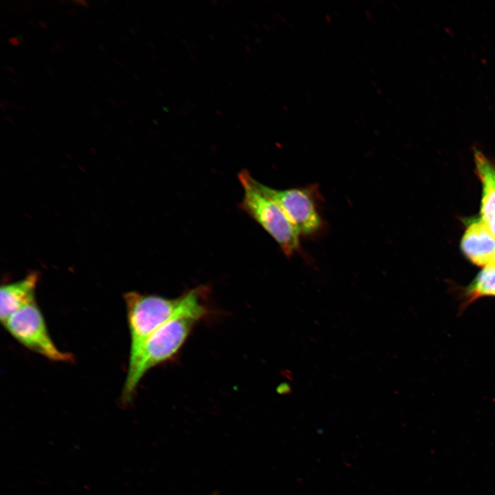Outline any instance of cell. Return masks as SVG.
I'll return each mask as SVG.
<instances>
[{
    "instance_id": "cell-2",
    "label": "cell",
    "mask_w": 495,
    "mask_h": 495,
    "mask_svg": "<svg viewBox=\"0 0 495 495\" xmlns=\"http://www.w3.org/2000/svg\"><path fill=\"white\" fill-rule=\"evenodd\" d=\"M208 314V309L186 311L166 322L150 336L135 363L127 371L122 393L123 403L132 401L140 382L148 371L175 356L196 324Z\"/></svg>"
},
{
    "instance_id": "cell-43",
    "label": "cell",
    "mask_w": 495,
    "mask_h": 495,
    "mask_svg": "<svg viewBox=\"0 0 495 495\" xmlns=\"http://www.w3.org/2000/svg\"><path fill=\"white\" fill-rule=\"evenodd\" d=\"M21 44H23L26 47H28V44L25 41H23V42H21Z\"/></svg>"
},
{
    "instance_id": "cell-54",
    "label": "cell",
    "mask_w": 495,
    "mask_h": 495,
    "mask_svg": "<svg viewBox=\"0 0 495 495\" xmlns=\"http://www.w3.org/2000/svg\"><path fill=\"white\" fill-rule=\"evenodd\" d=\"M117 84H118V87H122V82H120V81H119V82H118Z\"/></svg>"
},
{
    "instance_id": "cell-9",
    "label": "cell",
    "mask_w": 495,
    "mask_h": 495,
    "mask_svg": "<svg viewBox=\"0 0 495 495\" xmlns=\"http://www.w3.org/2000/svg\"><path fill=\"white\" fill-rule=\"evenodd\" d=\"M488 296H495V265L493 264L485 266L467 290L469 302Z\"/></svg>"
},
{
    "instance_id": "cell-7",
    "label": "cell",
    "mask_w": 495,
    "mask_h": 495,
    "mask_svg": "<svg viewBox=\"0 0 495 495\" xmlns=\"http://www.w3.org/2000/svg\"><path fill=\"white\" fill-rule=\"evenodd\" d=\"M38 274L32 272L23 279L3 285L0 290V319L3 324L11 316L35 301Z\"/></svg>"
},
{
    "instance_id": "cell-16",
    "label": "cell",
    "mask_w": 495,
    "mask_h": 495,
    "mask_svg": "<svg viewBox=\"0 0 495 495\" xmlns=\"http://www.w3.org/2000/svg\"><path fill=\"white\" fill-rule=\"evenodd\" d=\"M8 78H9V80H10L12 82H13L14 85H17V86L19 87L20 88H23V85H22L21 83H19V82L16 81L14 78H11V77H8Z\"/></svg>"
},
{
    "instance_id": "cell-33",
    "label": "cell",
    "mask_w": 495,
    "mask_h": 495,
    "mask_svg": "<svg viewBox=\"0 0 495 495\" xmlns=\"http://www.w3.org/2000/svg\"><path fill=\"white\" fill-rule=\"evenodd\" d=\"M490 264L495 265V250H494V254H493V257H492V261H491V263H490Z\"/></svg>"
},
{
    "instance_id": "cell-52",
    "label": "cell",
    "mask_w": 495,
    "mask_h": 495,
    "mask_svg": "<svg viewBox=\"0 0 495 495\" xmlns=\"http://www.w3.org/2000/svg\"><path fill=\"white\" fill-rule=\"evenodd\" d=\"M60 104L63 107H65V102L60 101Z\"/></svg>"
},
{
    "instance_id": "cell-20",
    "label": "cell",
    "mask_w": 495,
    "mask_h": 495,
    "mask_svg": "<svg viewBox=\"0 0 495 495\" xmlns=\"http://www.w3.org/2000/svg\"><path fill=\"white\" fill-rule=\"evenodd\" d=\"M107 100H108L109 102H111L112 104H113L114 106H116V107H120L119 104H118L116 100H113V99H111V98H107Z\"/></svg>"
},
{
    "instance_id": "cell-56",
    "label": "cell",
    "mask_w": 495,
    "mask_h": 495,
    "mask_svg": "<svg viewBox=\"0 0 495 495\" xmlns=\"http://www.w3.org/2000/svg\"><path fill=\"white\" fill-rule=\"evenodd\" d=\"M0 41H1V43L2 45H3V44L4 43V42H3V39H2V38H0Z\"/></svg>"
},
{
    "instance_id": "cell-57",
    "label": "cell",
    "mask_w": 495,
    "mask_h": 495,
    "mask_svg": "<svg viewBox=\"0 0 495 495\" xmlns=\"http://www.w3.org/2000/svg\"><path fill=\"white\" fill-rule=\"evenodd\" d=\"M76 64L77 65H78V67H80V66H81V65H80L78 61H76Z\"/></svg>"
},
{
    "instance_id": "cell-34",
    "label": "cell",
    "mask_w": 495,
    "mask_h": 495,
    "mask_svg": "<svg viewBox=\"0 0 495 495\" xmlns=\"http://www.w3.org/2000/svg\"><path fill=\"white\" fill-rule=\"evenodd\" d=\"M27 22H28L32 27H33V28L35 27V25H34V23L32 22V21H31V20H30V19H28V20H27Z\"/></svg>"
},
{
    "instance_id": "cell-26",
    "label": "cell",
    "mask_w": 495,
    "mask_h": 495,
    "mask_svg": "<svg viewBox=\"0 0 495 495\" xmlns=\"http://www.w3.org/2000/svg\"><path fill=\"white\" fill-rule=\"evenodd\" d=\"M63 42H64L65 45L67 47H68L69 48L72 47V44H71L70 42H69L67 40H64Z\"/></svg>"
},
{
    "instance_id": "cell-13",
    "label": "cell",
    "mask_w": 495,
    "mask_h": 495,
    "mask_svg": "<svg viewBox=\"0 0 495 495\" xmlns=\"http://www.w3.org/2000/svg\"><path fill=\"white\" fill-rule=\"evenodd\" d=\"M72 2L78 6H81L86 9L89 8V5L88 2L85 0H73Z\"/></svg>"
},
{
    "instance_id": "cell-24",
    "label": "cell",
    "mask_w": 495,
    "mask_h": 495,
    "mask_svg": "<svg viewBox=\"0 0 495 495\" xmlns=\"http://www.w3.org/2000/svg\"><path fill=\"white\" fill-rule=\"evenodd\" d=\"M5 119H6L7 121H8L10 123H11V124H14V125L16 126V124L14 122V121L12 120V119L10 118V117H8V116H5Z\"/></svg>"
},
{
    "instance_id": "cell-4",
    "label": "cell",
    "mask_w": 495,
    "mask_h": 495,
    "mask_svg": "<svg viewBox=\"0 0 495 495\" xmlns=\"http://www.w3.org/2000/svg\"><path fill=\"white\" fill-rule=\"evenodd\" d=\"M3 324L21 344L50 360L67 362L74 359L72 353L60 351L54 343L36 302L14 314Z\"/></svg>"
},
{
    "instance_id": "cell-50",
    "label": "cell",
    "mask_w": 495,
    "mask_h": 495,
    "mask_svg": "<svg viewBox=\"0 0 495 495\" xmlns=\"http://www.w3.org/2000/svg\"><path fill=\"white\" fill-rule=\"evenodd\" d=\"M82 19L85 23H89V21H88L84 16H82Z\"/></svg>"
},
{
    "instance_id": "cell-47",
    "label": "cell",
    "mask_w": 495,
    "mask_h": 495,
    "mask_svg": "<svg viewBox=\"0 0 495 495\" xmlns=\"http://www.w3.org/2000/svg\"><path fill=\"white\" fill-rule=\"evenodd\" d=\"M6 50L9 54H10L11 55H13V53L12 52V51L10 50V49L6 48Z\"/></svg>"
},
{
    "instance_id": "cell-6",
    "label": "cell",
    "mask_w": 495,
    "mask_h": 495,
    "mask_svg": "<svg viewBox=\"0 0 495 495\" xmlns=\"http://www.w3.org/2000/svg\"><path fill=\"white\" fill-rule=\"evenodd\" d=\"M461 250L466 257L479 266H487L495 250V236L487 223L481 219L467 228L462 240Z\"/></svg>"
},
{
    "instance_id": "cell-36",
    "label": "cell",
    "mask_w": 495,
    "mask_h": 495,
    "mask_svg": "<svg viewBox=\"0 0 495 495\" xmlns=\"http://www.w3.org/2000/svg\"><path fill=\"white\" fill-rule=\"evenodd\" d=\"M92 88L97 91H98L100 90L99 87L96 85H94L92 86Z\"/></svg>"
},
{
    "instance_id": "cell-31",
    "label": "cell",
    "mask_w": 495,
    "mask_h": 495,
    "mask_svg": "<svg viewBox=\"0 0 495 495\" xmlns=\"http://www.w3.org/2000/svg\"><path fill=\"white\" fill-rule=\"evenodd\" d=\"M98 46L102 52H106V48L102 44L99 43Z\"/></svg>"
},
{
    "instance_id": "cell-23",
    "label": "cell",
    "mask_w": 495,
    "mask_h": 495,
    "mask_svg": "<svg viewBox=\"0 0 495 495\" xmlns=\"http://www.w3.org/2000/svg\"><path fill=\"white\" fill-rule=\"evenodd\" d=\"M121 40H122V42H123L124 43H125V44H128L129 42L128 38H127L126 36H122Z\"/></svg>"
},
{
    "instance_id": "cell-12",
    "label": "cell",
    "mask_w": 495,
    "mask_h": 495,
    "mask_svg": "<svg viewBox=\"0 0 495 495\" xmlns=\"http://www.w3.org/2000/svg\"><path fill=\"white\" fill-rule=\"evenodd\" d=\"M9 107H10V104L8 102V100L5 98H2L1 100V102H0L1 109L3 111H6Z\"/></svg>"
},
{
    "instance_id": "cell-15",
    "label": "cell",
    "mask_w": 495,
    "mask_h": 495,
    "mask_svg": "<svg viewBox=\"0 0 495 495\" xmlns=\"http://www.w3.org/2000/svg\"><path fill=\"white\" fill-rule=\"evenodd\" d=\"M111 60H112L116 65L120 66L121 67H122V68H124V69H126V67L124 66V65L120 60H119L118 59H117V58H114V57H112V58H111Z\"/></svg>"
},
{
    "instance_id": "cell-40",
    "label": "cell",
    "mask_w": 495,
    "mask_h": 495,
    "mask_svg": "<svg viewBox=\"0 0 495 495\" xmlns=\"http://www.w3.org/2000/svg\"><path fill=\"white\" fill-rule=\"evenodd\" d=\"M69 31L71 35H72L74 37L76 36V35H75L74 32L73 31V30L69 29Z\"/></svg>"
},
{
    "instance_id": "cell-53",
    "label": "cell",
    "mask_w": 495,
    "mask_h": 495,
    "mask_svg": "<svg viewBox=\"0 0 495 495\" xmlns=\"http://www.w3.org/2000/svg\"><path fill=\"white\" fill-rule=\"evenodd\" d=\"M87 30H89V32L90 33H91V34L93 33V30L90 28V27H88V28H87Z\"/></svg>"
},
{
    "instance_id": "cell-22",
    "label": "cell",
    "mask_w": 495,
    "mask_h": 495,
    "mask_svg": "<svg viewBox=\"0 0 495 495\" xmlns=\"http://www.w3.org/2000/svg\"><path fill=\"white\" fill-rule=\"evenodd\" d=\"M67 11H68V13H69L71 16H76V15H77L76 11L75 10H74V9H69V10H68Z\"/></svg>"
},
{
    "instance_id": "cell-38",
    "label": "cell",
    "mask_w": 495,
    "mask_h": 495,
    "mask_svg": "<svg viewBox=\"0 0 495 495\" xmlns=\"http://www.w3.org/2000/svg\"><path fill=\"white\" fill-rule=\"evenodd\" d=\"M57 76H58V80H59L60 81H61L62 82H64V79H63V78L62 76L58 75Z\"/></svg>"
},
{
    "instance_id": "cell-39",
    "label": "cell",
    "mask_w": 495,
    "mask_h": 495,
    "mask_svg": "<svg viewBox=\"0 0 495 495\" xmlns=\"http://www.w3.org/2000/svg\"><path fill=\"white\" fill-rule=\"evenodd\" d=\"M50 53L52 54H54L56 53L55 49L54 47H51L50 49Z\"/></svg>"
},
{
    "instance_id": "cell-37",
    "label": "cell",
    "mask_w": 495,
    "mask_h": 495,
    "mask_svg": "<svg viewBox=\"0 0 495 495\" xmlns=\"http://www.w3.org/2000/svg\"><path fill=\"white\" fill-rule=\"evenodd\" d=\"M76 82L81 86H84L83 82L79 79H77Z\"/></svg>"
},
{
    "instance_id": "cell-35",
    "label": "cell",
    "mask_w": 495,
    "mask_h": 495,
    "mask_svg": "<svg viewBox=\"0 0 495 495\" xmlns=\"http://www.w3.org/2000/svg\"><path fill=\"white\" fill-rule=\"evenodd\" d=\"M23 4L24 5V6H25L28 10H31L30 8V6H29V5H28L27 3L23 2Z\"/></svg>"
},
{
    "instance_id": "cell-44",
    "label": "cell",
    "mask_w": 495,
    "mask_h": 495,
    "mask_svg": "<svg viewBox=\"0 0 495 495\" xmlns=\"http://www.w3.org/2000/svg\"><path fill=\"white\" fill-rule=\"evenodd\" d=\"M125 5L129 10H131V6L127 2H125Z\"/></svg>"
},
{
    "instance_id": "cell-46",
    "label": "cell",
    "mask_w": 495,
    "mask_h": 495,
    "mask_svg": "<svg viewBox=\"0 0 495 495\" xmlns=\"http://www.w3.org/2000/svg\"><path fill=\"white\" fill-rule=\"evenodd\" d=\"M104 126H105L107 129H109V130L111 129V126H109V125L107 124H104Z\"/></svg>"
},
{
    "instance_id": "cell-1",
    "label": "cell",
    "mask_w": 495,
    "mask_h": 495,
    "mask_svg": "<svg viewBox=\"0 0 495 495\" xmlns=\"http://www.w3.org/2000/svg\"><path fill=\"white\" fill-rule=\"evenodd\" d=\"M206 287L192 289L175 298L129 292L124 295L130 334L128 369L135 363L150 336L175 316L208 308L204 301Z\"/></svg>"
},
{
    "instance_id": "cell-10",
    "label": "cell",
    "mask_w": 495,
    "mask_h": 495,
    "mask_svg": "<svg viewBox=\"0 0 495 495\" xmlns=\"http://www.w3.org/2000/svg\"><path fill=\"white\" fill-rule=\"evenodd\" d=\"M89 109L91 113L94 117H98V116H102V113L96 108V107L95 105H94V104H91V106H90V107L89 108Z\"/></svg>"
},
{
    "instance_id": "cell-14",
    "label": "cell",
    "mask_w": 495,
    "mask_h": 495,
    "mask_svg": "<svg viewBox=\"0 0 495 495\" xmlns=\"http://www.w3.org/2000/svg\"><path fill=\"white\" fill-rule=\"evenodd\" d=\"M9 43L13 46L21 45V43L17 39L16 37H10L8 39Z\"/></svg>"
},
{
    "instance_id": "cell-28",
    "label": "cell",
    "mask_w": 495,
    "mask_h": 495,
    "mask_svg": "<svg viewBox=\"0 0 495 495\" xmlns=\"http://www.w3.org/2000/svg\"><path fill=\"white\" fill-rule=\"evenodd\" d=\"M57 3H62V4H66L68 3L69 1L67 0H56Z\"/></svg>"
},
{
    "instance_id": "cell-11",
    "label": "cell",
    "mask_w": 495,
    "mask_h": 495,
    "mask_svg": "<svg viewBox=\"0 0 495 495\" xmlns=\"http://www.w3.org/2000/svg\"><path fill=\"white\" fill-rule=\"evenodd\" d=\"M485 221L487 223L491 231L495 236V215Z\"/></svg>"
},
{
    "instance_id": "cell-29",
    "label": "cell",
    "mask_w": 495,
    "mask_h": 495,
    "mask_svg": "<svg viewBox=\"0 0 495 495\" xmlns=\"http://www.w3.org/2000/svg\"><path fill=\"white\" fill-rule=\"evenodd\" d=\"M54 45H55V47H56L57 49H58V50H63V47H62L61 45L59 44L58 43H54Z\"/></svg>"
},
{
    "instance_id": "cell-41",
    "label": "cell",
    "mask_w": 495,
    "mask_h": 495,
    "mask_svg": "<svg viewBox=\"0 0 495 495\" xmlns=\"http://www.w3.org/2000/svg\"><path fill=\"white\" fill-rule=\"evenodd\" d=\"M96 21H97L98 23H99L101 26H103V23H102V21H101L100 19H96Z\"/></svg>"
},
{
    "instance_id": "cell-5",
    "label": "cell",
    "mask_w": 495,
    "mask_h": 495,
    "mask_svg": "<svg viewBox=\"0 0 495 495\" xmlns=\"http://www.w3.org/2000/svg\"><path fill=\"white\" fill-rule=\"evenodd\" d=\"M258 188L275 201L299 234L318 232L322 220L318 211L314 187L276 189L256 180Z\"/></svg>"
},
{
    "instance_id": "cell-42",
    "label": "cell",
    "mask_w": 495,
    "mask_h": 495,
    "mask_svg": "<svg viewBox=\"0 0 495 495\" xmlns=\"http://www.w3.org/2000/svg\"><path fill=\"white\" fill-rule=\"evenodd\" d=\"M118 18L122 21H124V19H123L122 16L120 15L119 14H117Z\"/></svg>"
},
{
    "instance_id": "cell-32",
    "label": "cell",
    "mask_w": 495,
    "mask_h": 495,
    "mask_svg": "<svg viewBox=\"0 0 495 495\" xmlns=\"http://www.w3.org/2000/svg\"><path fill=\"white\" fill-rule=\"evenodd\" d=\"M104 75L106 76V77L107 78L111 80V76L110 73H109L108 72H105Z\"/></svg>"
},
{
    "instance_id": "cell-21",
    "label": "cell",
    "mask_w": 495,
    "mask_h": 495,
    "mask_svg": "<svg viewBox=\"0 0 495 495\" xmlns=\"http://www.w3.org/2000/svg\"><path fill=\"white\" fill-rule=\"evenodd\" d=\"M4 67L8 72H10V73H12V74H16V73L15 72V71H14L12 67H10V66H6V67Z\"/></svg>"
},
{
    "instance_id": "cell-59",
    "label": "cell",
    "mask_w": 495,
    "mask_h": 495,
    "mask_svg": "<svg viewBox=\"0 0 495 495\" xmlns=\"http://www.w3.org/2000/svg\"><path fill=\"white\" fill-rule=\"evenodd\" d=\"M32 131H34V133H37L36 131L34 129H32Z\"/></svg>"
},
{
    "instance_id": "cell-17",
    "label": "cell",
    "mask_w": 495,
    "mask_h": 495,
    "mask_svg": "<svg viewBox=\"0 0 495 495\" xmlns=\"http://www.w3.org/2000/svg\"><path fill=\"white\" fill-rule=\"evenodd\" d=\"M38 24L41 28H44V29L47 30V29L49 28L47 24L46 23V22L40 21L38 22Z\"/></svg>"
},
{
    "instance_id": "cell-18",
    "label": "cell",
    "mask_w": 495,
    "mask_h": 495,
    "mask_svg": "<svg viewBox=\"0 0 495 495\" xmlns=\"http://www.w3.org/2000/svg\"><path fill=\"white\" fill-rule=\"evenodd\" d=\"M47 72H48L49 75L51 76L52 77H54V69H52V67L51 66H50V65H47Z\"/></svg>"
},
{
    "instance_id": "cell-3",
    "label": "cell",
    "mask_w": 495,
    "mask_h": 495,
    "mask_svg": "<svg viewBox=\"0 0 495 495\" xmlns=\"http://www.w3.org/2000/svg\"><path fill=\"white\" fill-rule=\"evenodd\" d=\"M238 178L243 190L241 209L276 241L286 256L298 251L300 235L278 204L258 188L249 171L241 170Z\"/></svg>"
},
{
    "instance_id": "cell-51",
    "label": "cell",
    "mask_w": 495,
    "mask_h": 495,
    "mask_svg": "<svg viewBox=\"0 0 495 495\" xmlns=\"http://www.w3.org/2000/svg\"><path fill=\"white\" fill-rule=\"evenodd\" d=\"M53 36L57 39H60V37L58 35H56V34H53Z\"/></svg>"
},
{
    "instance_id": "cell-45",
    "label": "cell",
    "mask_w": 495,
    "mask_h": 495,
    "mask_svg": "<svg viewBox=\"0 0 495 495\" xmlns=\"http://www.w3.org/2000/svg\"><path fill=\"white\" fill-rule=\"evenodd\" d=\"M47 21L48 23H53V20H52V19H50V18H47Z\"/></svg>"
},
{
    "instance_id": "cell-58",
    "label": "cell",
    "mask_w": 495,
    "mask_h": 495,
    "mask_svg": "<svg viewBox=\"0 0 495 495\" xmlns=\"http://www.w3.org/2000/svg\"><path fill=\"white\" fill-rule=\"evenodd\" d=\"M69 128L71 130H72L73 131H74V129H73L72 126H69Z\"/></svg>"
},
{
    "instance_id": "cell-25",
    "label": "cell",
    "mask_w": 495,
    "mask_h": 495,
    "mask_svg": "<svg viewBox=\"0 0 495 495\" xmlns=\"http://www.w3.org/2000/svg\"><path fill=\"white\" fill-rule=\"evenodd\" d=\"M17 108H18L20 111H24V112L26 111V109H25L22 104H18V105H17Z\"/></svg>"
},
{
    "instance_id": "cell-19",
    "label": "cell",
    "mask_w": 495,
    "mask_h": 495,
    "mask_svg": "<svg viewBox=\"0 0 495 495\" xmlns=\"http://www.w3.org/2000/svg\"><path fill=\"white\" fill-rule=\"evenodd\" d=\"M0 24H1V28H3V30H6V31H12V29L10 28V27H8V26L6 24H5L4 23L1 22Z\"/></svg>"
},
{
    "instance_id": "cell-49",
    "label": "cell",
    "mask_w": 495,
    "mask_h": 495,
    "mask_svg": "<svg viewBox=\"0 0 495 495\" xmlns=\"http://www.w3.org/2000/svg\"><path fill=\"white\" fill-rule=\"evenodd\" d=\"M32 67H34L36 71L39 72V69L36 67L35 65H31Z\"/></svg>"
},
{
    "instance_id": "cell-48",
    "label": "cell",
    "mask_w": 495,
    "mask_h": 495,
    "mask_svg": "<svg viewBox=\"0 0 495 495\" xmlns=\"http://www.w3.org/2000/svg\"><path fill=\"white\" fill-rule=\"evenodd\" d=\"M127 121H128V122H129L130 124H131V125H133V124H134L133 122V121H132L131 119H128Z\"/></svg>"
},
{
    "instance_id": "cell-30",
    "label": "cell",
    "mask_w": 495,
    "mask_h": 495,
    "mask_svg": "<svg viewBox=\"0 0 495 495\" xmlns=\"http://www.w3.org/2000/svg\"><path fill=\"white\" fill-rule=\"evenodd\" d=\"M16 37L21 43L23 41L22 35L17 34Z\"/></svg>"
},
{
    "instance_id": "cell-55",
    "label": "cell",
    "mask_w": 495,
    "mask_h": 495,
    "mask_svg": "<svg viewBox=\"0 0 495 495\" xmlns=\"http://www.w3.org/2000/svg\"><path fill=\"white\" fill-rule=\"evenodd\" d=\"M111 10L113 12H115V13L117 14L116 10L114 8H111Z\"/></svg>"
},
{
    "instance_id": "cell-8",
    "label": "cell",
    "mask_w": 495,
    "mask_h": 495,
    "mask_svg": "<svg viewBox=\"0 0 495 495\" xmlns=\"http://www.w3.org/2000/svg\"><path fill=\"white\" fill-rule=\"evenodd\" d=\"M474 162L483 184L481 219L487 221L495 215V165L479 150L474 149Z\"/></svg>"
},
{
    "instance_id": "cell-27",
    "label": "cell",
    "mask_w": 495,
    "mask_h": 495,
    "mask_svg": "<svg viewBox=\"0 0 495 495\" xmlns=\"http://www.w3.org/2000/svg\"><path fill=\"white\" fill-rule=\"evenodd\" d=\"M118 100L122 104L127 105L126 104H128L126 100L123 98H119Z\"/></svg>"
}]
</instances>
